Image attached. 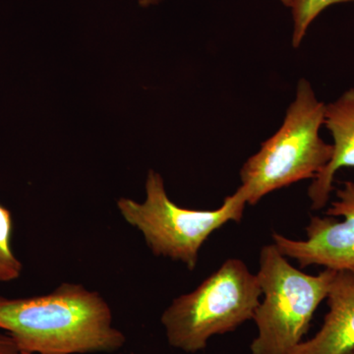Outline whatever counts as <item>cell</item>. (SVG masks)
Wrapping results in <instances>:
<instances>
[{
    "label": "cell",
    "mask_w": 354,
    "mask_h": 354,
    "mask_svg": "<svg viewBox=\"0 0 354 354\" xmlns=\"http://www.w3.org/2000/svg\"><path fill=\"white\" fill-rule=\"evenodd\" d=\"M349 354H354V351H353V353H349Z\"/></svg>",
    "instance_id": "5bb4252c"
},
{
    "label": "cell",
    "mask_w": 354,
    "mask_h": 354,
    "mask_svg": "<svg viewBox=\"0 0 354 354\" xmlns=\"http://www.w3.org/2000/svg\"><path fill=\"white\" fill-rule=\"evenodd\" d=\"M19 353L12 337L8 334L0 333V354H17Z\"/></svg>",
    "instance_id": "8fae6325"
},
{
    "label": "cell",
    "mask_w": 354,
    "mask_h": 354,
    "mask_svg": "<svg viewBox=\"0 0 354 354\" xmlns=\"http://www.w3.org/2000/svg\"><path fill=\"white\" fill-rule=\"evenodd\" d=\"M321 329L288 354H349L354 351V276L337 272Z\"/></svg>",
    "instance_id": "ba28073f"
},
{
    "label": "cell",
    "mask_w": 354,
    "mask_h": 354,
    "mask_svg": "<svg viewBox=\"0 0 354 354\" xmlns=\"http://www.w3.org/2000/svg\"><path fill=\"white\" fill-rule=\"evenodd\" d=\"M146 199L138 203L120 198L118 209L124 221L143 234L153 255L183 263L196 269L199 253L209 236L223 225L243 218L245 194L239 187L216 209H191L179 207L169 199L165 181L150 169L146 179Z\"/></svg>",
    "instance_id": "5b68a950"
},
{
    "label": "cell",
    "mask_w": 354,
    "mask_h": 354,
    "mask_svg": "<svg viewBox=\"0 0 354 354\" xmlns=\"http://www.w3.org/2000/svg\"><path fill=\"white\" fill-rule=\"evenodd\" d=\"M335 196L326 216L310 218L306 239L295 241L274 232L272 243L301 268L321 266L354 276V181H344Z\"/></svg>",
    "instance_id": "8992f818"
},
{
    "label": "cell",
    "mask_w": 354,
    "mask_h": 354,
    "mask_svg": "<svg viewBox=\"0 0 354 354\" xmlns=\"http://www.w3.org/2000/svg\"><path fill=\"white\" fill-rule=\"evenodd\" d=\"M12 228L10 211L0 204V283L15 281L22 274V263L11 248Z\"/></svg>",
    "instance_id": "30bf717a"
},
{
    "label": "cell",
    "mask_w": 354,
    "mask_h": 354,
    "mask_svg": "<svg viewBox=\"0 0 354 354\" xmlns=\"http://www.w3.org/2000/svg\"><path fill=\"white\" fill-rule=\"evenodd\" d=\"M325 109L309 81L300 79L281 127L242 165L239 188L247 204L254 206L274 191L313 180L323 171L333 153L332 144L320 136Z\"/></svg>",
    "instance_id": "7a4b0ae2"
},
{
    "label": "cell",
    "mask_w": 354,
    "mask_h": 354,
    "mask_svg": "<svg viewBox=\"0 0 354 354\" xmlns=\"http://www.w3.org/2000/svg\"><path fill=\"white\" fill-rule=\"evenodd\" d=\"M0 330L18 351L32 354L111 353L127 342L97 291L64 283L41 297L0 295Z\"/></svg>",
    "instance_id": "6da1fadb"
},
{
    "label": "cell",
    "mask_w": 354,
    "mask_h": 354,
    "mask_svg": "<svg viewBox=\"0 0 354 354\" xmlns=\"http://www.w3.org/2000/svg\"><path fill=\"white\" fill-rule=\"evenodd\" d=\"M162 0H139V4L141 6L147 7L155 6V4L160 3Z\"/></svg>",
    "instance_id": "7c38bea8"
},
{
    "label": "cell",
    "mask_w": 354,
    "mask_h": 354,
    "mask_svg": "<svg viewBox=\"0 0 354 354\" xmlns=\"http://www.w3.org/2000/svg\"><path fill=\"white\" fill-rule=\"evenodd\" d=\"M261 298L257 274L243 261L232 258L194 290L172 300L160 322L169 346L196 353L215 335L234 332L253 320Z\"/></svg>",
    "instance_id": "3957f363"
},
{
    "label": "cell",
    "mask_w": 354,
    "mask_h": 354,
    "mask_svg": "<svg viewBox=\"0 0 354 354\" xmlns=\"http://www.w3.org/2000/svg\"><path fill=\"white\" fill-rule=\"evenodd\" d=\"M337 272L325 269L308 274L290 264L277 246L262 247L259 281L262 298L253 321L257 335L252 354H288L308 332L314 314L327 299Z\"/></svg>",
    "instance_id": "277c9868"
},
{
    "label": "cell",
    "mask_w": 354,
    "mask_h": 354,
    "mask_svg": "<svg viewBox=\"0 0 354 354\" xmlns=\"http://www.w3.org/2000/svg\"><path fill=\"white\" fill-rule=\"evenodd\" d=\"M17 354H32V353H22V351H19Z\"/></svg>",
    "instance_id": "4fadbf2b"
},
{
    "label": "cell",
    "mask_w": 354,
    "mask_h": 354,
    "mask_svg": "<svg viewBox=\"0 0 354 354\" xmlns=\"http://www.w3.org/2000/svg\"><path fill=\"white\" fill-rule=\"evenodd\" d=\"M290 9L293 20L292 46L299 48L310 26L319 15L335 4L354 2V0H281Z\"/></svg>",
    "instance_id": "9c48e42d"
},
{
    "label": "cell",
    "mask_w": 354,
    "mask_h": 354,
    "mask_svg": "<svg viewBox=\"0 0 354 354\" xmlns=\"http://www.w3.org/2000/svg\"><path fill=\"white\" fill-rule=\"evenodd\" d=\"M324 125L333 139L330 162L312 180L307 194L311 208L318 211L327 206L334 191L335 177L342 169H354V88L326 104Z\"/></svg>",
    "instance_id": "52a82bcc"
}]
</instances>
